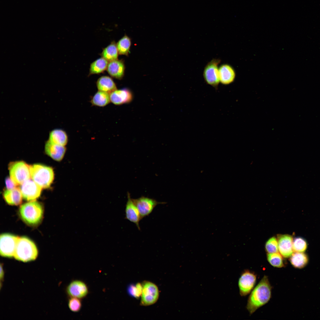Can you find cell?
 I'll return each instance as SVG.
<instances>
[{"instance_id": "31", "label": "cell", "mask_w": 320, "mask_h": 320, "mask_svg": "<svg viewBox=\"0 0 320 320\" xmlns=\"http://www.w3.org/2000/svg\"><path fill=\"white\" fill-rule=\"evenodd\" d=\"M68 302V306L70 310L74 312L79 311L81 308L82 303L81 299L71 297Z\"/></svg>"}, {"instance_id": "9", "label": "cell", "mask_w": 320, "mask_h": 320, "mask_svg": "<svg viewBox=\"0 0 320 320\" xmlns=\"http://www.w3.org/2000/svg\"><path fill=\"white\" fill-rule=\"evenodd\" d=\"M257 276L249 270L245 271L241 275L238 281L239 293L241 296H245L249 293L255 285Z\"/></svg>"}, {"instance_id": "26", "label": "cell", "mask_w": 320, "mask_h": 320, "mask_svg": "<svg viewBox=\"0 0 320 320\" xmlns=\"http://www.w3.org/2000/svg\"><path fill=\"white\" fill-rule=\"evenodd\" d=\"M131 40L127 35H125L120 39L116 44L119 54L127 55L131 45Z\"/></svg>"}, {"instance_id": "17", "label": "cell", "mask_w": 320, "mask_h": 320, "mask_svg": "<svg viewBox=\"0 0 320 320\" xmlns=\"http://www.w3.org/2000/svg\"><path fill=\"white\" fill-rule=\"evenodd\" d=\"M219 74L220 82L224 85H228L233 82L236 76L232 67L225 63L221 65L219 67Z\"/></svg>"}, {"instance_id": "12", "label": "cell", "mask_w": 320, "mask_h": 320, "mask_svg": "<svg viewBox=\"0 0 320 320\" xmlns=\"http://www.w3.org/2000/svg\"><path fill=\"white\" fill-rule=\"evenodd\" d=\"M66 293L70 297L81 299L85 297L89 293L87 286L83 281L74 280L72 281L67 286Z\"/></svg>"}, {"instance_id": "8", "label": "cell", "mask_w": 320, "mask_h": 320, "mask_svg": "<svg viewBox=\"0 0 320 320\" xmlns=\"http://www.w3.org/2000/svg\"><path fill=\"white\" fill-rule=\"evenodd\" d=\"M19 237L9 233L1 235L0 253L3 257H14Z\"/></svg>"}, {"instance_id": "32", "label": "cell", "mask_w": 320, "mask_h": 320, "mask_svg": "<svg viewBox=\"0 0 320 320\" xmlns=\"http://www.w3.org/2000/svg\"><path fill=\"white\" fill-rule=\"evenodd\" d=\"M5 182L7 189H11L16 188V185L10 177L7 178Z\"/></svg>"}, {"instance_id": "3", "label": "cell", "mask_w": 320, "mask_h": 320, "mask_svg": "<svg viewBox=\"0 0 320 320\" xmlns=\"http://www.w3.org/2000/svg\"><path fill=\"white\" fill-rule=\"evenodd\" d=\"M38 251L35 244L28 238L19 237L14 257L17 260L27 262L35 260Z\"/></svg>"}, {"instance_id": "21", "label": "cell", "mask_w": 320, "mask_h": 320, "mask_svg": "<svg viewBox=\"0 0 320 320\" xmlns=\"http://www.w3.org/2000/svg\"><path fill=\"white\" fill-rule=\"evenodd\" d=\"M97 87L99 91L110 94L117 89L116 85L111 77L103 76L100 77L96 82Z\"/></svg>"}, {"instance_id": "16", "label": "cell", "mask_w": 320, "mask_h": 320, "mask_svg": "<svg viewBox=\"0 0 320 320\" xmlns=\"http://www.w3.org/2000/svg\"><path fill=\"white\" fill-rule=\"evenodd\" d=\"M45 150L46 153L52 158L60 161L63 158L66 148L65 146L53 143L48 140L45 143Z\"/></svg>"}, {"instance_id": "28", "label": "cell", "mask_w": 320, "mask_h": 320, "mask_svg": "<svg viewBox=\"0 0 320 320\" xmlns=\"http://www.w3.org/2000/svg\"><path fill=\"white\" fill-rule=\"evenodd\" d=\"M308 244L306 240L301 237L295 238L293 240L292 247L293 251L304 252L306 250Z\"/></svg>"}, {"instance_id": "18", "label": "cell", "mask_w": 320, "mask_h": 320, "mask_svg": "<svg viewBox=\"0 0 320 320\" xmlns=\"http://www.w3.org/2000/svg\"><path fill=\"white\" fill-rule=\"evenodd\" d=\"M107 70L109 75L113 77L121 79L124 74L125 66L123 61L118 59L108 63Z\"/></svg>"}, {"instance_id": "11", "label": "cell", "mask_w": 320, "mask_h": 320, "mask_svg": "<svg viewBox=\"0 0 320 320\" xmlns=\"http://www.w3.org/2000/svg\"><path fill=\"white\" fill-rule=\"evenodd\" d=\"M132 200L142 218L148 216L157 205L166 203L158 202L154 199L143 196Z\"/></svg>"}, {"instance_id": "5", "label": "cell", "mask_w": 320, "mask_h": 320, "mask_svg": "<svg viewBox=\"0 0 320 320\" xmlns=\"http://www.w3.org/2000/svg\"><path fill=\"white\" fill-rule=\"evenodd\" d=\"M30 167L23 161L10 164L9 168L10 177L16 185H21L31 178Z\"/></svg>"}, {"instance_id": "2", "label": "cell", "mask_w": 320, "mask_h": 320, "mask_svg": "<svg viewBox=\"0 0 320 320\" xmlns=\"http://www.w3.org/2000/svg\"><path fill=\"white\" fill-rule=\"evenodd\" d=\"M20 215L26 224L31 226H36L42 220L43 209L42 205L35 200L26 203L20 207Z\"/></svg>"}, {"instance_id": "6", "label": "cell", "mask_w": 320, "mask_h": 320, "mask_svg": "<svg viewBox=\"0 0 320 320\" xmlns=\"http://www.w3.org/2000/svg\"><path fill=\"white\" fill-rule=\"evenodd\" d=\"M221 60L215 58L209 62L205 67L203 76L206 83L215 89H217L220 82L218 65Z\"/></svg>"}, {"instance_id": "30", "label": "cell", "mask_w": 320, "mask_h": 320, "mask_svg": "<svg viewBox=\"0 0 320 320\" xmlns=\"http://www.w3.org/2000/svg\"><path fill=\"white\" fill-rule=\"evenodd\" d=\"M143 289L142 284L137 283L130 285L127 290L129 294L135 298H138L141 297Z\"/></svg>"}, {"instance_id": "24", "label": "cell", "mask_w": 320, "mask_h": 320, "mask_svg": "<svg viewBox=\"0 0 320 320\" xmlns=\"http://www.w3.org/2000/svg\"><path fill=\"white\" fill-rule=\"evenodd\" d=\"M118 54L116 44L114 41L105 48L101 53L102 57L109 62L118 59Z\"/></svg>"}, {"instance_id": "1", "label": "cell", "mask_w": 320, "mask_h": 320, "mask_svg": "<svg viewBox=\"0 0 320 320\" xmlns=\"http://www.w3.org/2000/svg\"><path fill=\"white\" fill-rule=\"evenodd\" d=\"M271 289L268 276H264L248 298L247 308L250 314L268 303L271 297Z\"/></svg>"}, {"instance_id": "14", "label": "cell", "mask_w": 320, "mask_h": 320, "mask_svg": "<svg viewBox=\"0 0 320 320\" xmlns=\"http://www.w3.org/2000/svg\"><path fill=\"white\" fill-rule=\"evenodd\" d=\"M277 239L280 253L284 257H290L293 252L292 236L288 234H279Z\"/></svg>"}, {"instance_id": "15", "label": "cell", "mask_w": 320, "mask_h": 320, "mask_svg": "<svg viewBox=\"0 0 320 320\" xmlns=\"http://www.w3.org/2000/svg\"><path fill=\"white\" fill-rule=\"evenodd\" d=\"M110 96L111 102L116 105L129 103L133 97L132 92L127 88L116 89L111 93Z\"/></svg>"}, {"instance_id": "25", "label": "cell", "mask_w": 320, "mask_h": 320, "mask_svg": "<svg viewBox=\"0 0 320 320\" xmlns=\"http://www.w3.org/2000/svg\"><path fill=\"white\" fill-rule=\"evenodd\" d=\"M108 63V61L103 57L96 60L90 65L89 75L103 72L107 69Z\"/></svg>"}, {"instance_id": "23", "label": "cell", "mask_w": 320, "mask_h": 320, "mask_svg": "<svg viewBox=\"0 0 320 320\" xmlns=\"http://www.w3.org/2000/svg\"><path fill=\"white\" fill-rule=\"evenodd\" d=\"M308 257L304 252H296L293 253L290 257L289 261L292 265L295 268H301L304 267L308 263Z\"/></svg>"}, {"instance_id": "33", "label": "cell", "mask_w": 320, "mask_h": 320, "mask_svg": "<svg viewBox=\"0 0 320 320\" xmlns=\"http://www.w3.org/2000/svg\"><path fill=\"white\" fill-rule=\"evenodd\" d=\"M0 277L1 281H2V280H3V278H4V271L3 267V265H1H1H0Z\"/></svg>"}, {"instance_id": "4", "label": "cell", "mask_w": 320, "mask_h": 320, "mask_svg": "<svg viewBox=\"0 0 320 320\" xmlns=\"http://www.w3.org/2000/svg\"><path fill=\"white\" fill-rule=\"evenodd\" d=\"M31 177L42 188H49L54 180V173L50 167L40 164L31 166Z\"/></svg>"}, {"instance_id": "7", "label": "cell", "mask_w": 320, "mask_h": 320, "mask_svg": "<svg viewBox=\"0 0 320 320\" xmlns=\"http://www.w3.org/2000/svg\"><path fill=\"white\" fill-rule=\"evenodd\" d=\"M142 285L140 304L143 306H148L154 304L159 296L158 287L153 283L149 281H144Z\"/></svg>"}, {"instance_id": "22", "label": "cell", "mask_w": 320, "mask_h": 320, "mask_svg": "<svg viewBox=\"0 0 320 320\" xmlns=\"http://www.w3.org/2000/svg\"><path fill=\"white\" fill-rule=\"evenodd\" d=\"M90 102L92 105L100 107H104L111 102L110 94L105 92L99 91L93 95Z\"/></svg>"}, {"instance_id": "19", "label": "cell", "mask_w": 320, "mask_h": 320, "mask_svg": "<svg viewBox=\"0 0 320 320\" xmlns=\"http://www.w3.org/2000/svg\"><path fill=\"white\" fill-rule=\"evenodd\" d=\"M3 196L5 201L8 204L12 205L20 204L23 198L20 188L16 187L5 190Z\"/></svg>"}, {"instance_id": "20", "label": "cell", "mask_w": 320, "mask_h": 320, "mask_svg": "<svg viewBox=\"0 0 320 320\" xmlns=\"http://www.w3.org/2000/svg\"><path fill=\"white\" fill-rule=\"evenodd\" d=\"M48 140L53 143L65 146L68 143V138L65 131L60 129H55L49 132Z\"/></svg>"}, {"instance_id": "29", "label": "cell", "mask_w": 320, "mask_h": 320, "mask_svg": "<svg viewBox=\"0 0 320 320\" xmlns=\"http://www.w3.org/2000/svg\"><path fill=\"white\" fill-rule=\"evenodd\" d=\"M265 247V250L268 253L278 252V245L277 239L275 237L270 238L266 242Z\"/></svg>"}, {"instance_id": "10", "label": "cell", "mask_w": 320, "mask_h": 320, "mask_svg": "<svg viewBox=\"0 0 320 320\" xmlns=\"http://www.w3.org/2000/svg\"><path fill=\"white\" fill-rule=\"evenodd\" d=\"M20 185L23 197L25 200L35 201L40 196L42 188L32 179L27 180Z\"/></svg>"}, {"instance_id": "13", "label": "cell", "mask_w": 320, "mask_h": 320, "mask_svg": "<svg viewBox=\"0 0 320 320\" xmlns=\"http://www.w3.org/2000/svg\"><path fill=\"white\" fill-rule=\"evenodd\" d=\"M127 201L125 209V218L134 223L138 229L140 230L139 222L142 219L139 210L131 197L130 193H127Z\"/></svg>"}, {"instance_id": "27", "label": "cell", "mask_w": 320, "mask_h": 320, "mask_svg": "<svg viewBox=\"0 0 320 320\" xmlns=\"http://www.w3.org/2000/svg\"><path fill=\"white\" fill-rule=\"evenodd\" d=\"M281 255L278 252L268 253L267 259L268 263L273 266L281 268L284 266L283 258Z\"/></svg>"}]
</instances>
